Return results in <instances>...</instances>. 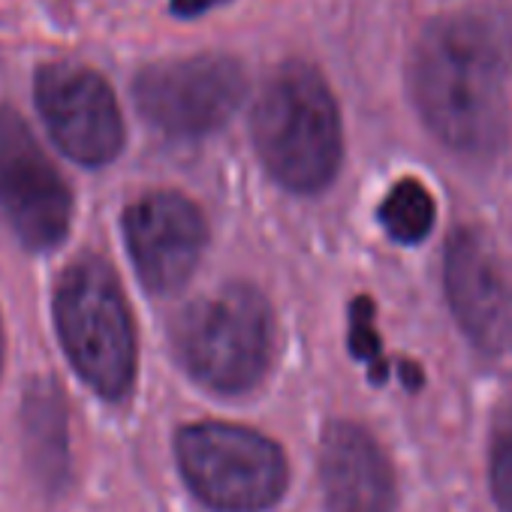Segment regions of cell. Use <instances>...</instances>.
Masks as SVG:
<instances>
[{
    "label": "cell",
    "mask_w": 512,
    "mask_h": 512,
    "mask_svg": "<svg viewBox=\"0 0 512 512\" xmlns=\"http://www.w3.org/2000/svg\"><path fill=\"white\" fill-rule=\"evenodd\" d=\"M326 512H392L395 473L380 443L353 422H332L320 443Z\"/></svg>",
    "instance_id": "obj_11"
},
{
    "label": "cell",
    "mask_w": 512,
    "mask_h": 512,
    "mask_svg": "<svg viewBox=\"0 0 512 512\" xmlns=\"http://www.w3.org/2000/svg\"><path fill=\"white\" fill-rule=\"evenodd\" d=\"M124 238L145 290L184 287L208 241L202 211L181 193H148L124 211Z\"/></svg>",
    "instance_id": "obj_9"
},
{
    "label": "cell",
    "mask_w": 512,
    "mask_h": 512,
    "mask_svg": "<svg viewBox=\"0 0 512 512\" xmlns=\"http://www.w3.org/2000/svg\"><path fill=\"white\" fill-rule=\"evenodd\" d=\"M55 326L76 374L106 401H124L136 380V332L115 272L82 256L58 281Z\"/></svg>",
    "instance_id": "obj_4"
},
{
    "label": "cell",
    "mask_w": 512,
    "mask_h": 512,
    "mask_svg": "<svg viewBox=\"0 0 512 512\" xmlns=\"http://www.w3.org/2000/svg\"><path fill=\"white\" fill-rule=\"evenodd\" d=\"M175 455L190 491L217 512L269 509L290 482L281 446L244 425H187L175 437Z\"/></svg>",
    "instance_id": "obj_5"
},
{
    "label": "cell",
    "mask_w": 512,
    "mask_h": 512,
    "mask_svg": "<svg viewBox=\"0 0 512 512\" xmlns=\"http://www.w3.org/2000/svg\"><path fill=\"white\" fill-rule=\"evenodd\" d=\"M377 214L389 238H395L398 244H419L434 226L437 205L431 190L419 178H401L389 187Z\"/></svg>",
    "instance_id": "obj_12"
},
{
    "label": "cell",
    "mask_w": 512,
    "mask_h": 512,
    "mask_svg": "<svg viewBox=\"0 0 512 512\" xmlns=\"http://www.w3.org/2000/svg\"><path fill=\"white\" fill-rule=\"evenodd\" d=\"M0 211L31 250L58 247L73 220V196L25 121L0 109Z\"/></svg>",
    "instance_id": "obj_7"
},
{
    "label": "cell",
    "mask_w": 512,
    "mask_h": 512,
    "mask_svg": "<svg viewBox=\"0 0 512 512\" xmlns=\"http://www.w3.org/2000/svg\"><path fill=\"white\" fill-rule=\"evenodd\" d=\"M172 347L184 371L205 389L220 395L250 392L272 365V308L256 287L229 284L178 314Z\"/></svg>",
    "instance_id": "obj_3"
},
{
    "label": "cell",
    "mask_w": 512,
    "mask_h": 512,
    "mask_svg": "<svg viewBox=\"0 0 512 512\" xmlns=\"http://www.w3.org/2000/svg\"><path fill=\"white\" fill-rule=\"evenodd\" d=\"M446 296L464 335L488 356L512 350V287L491 244L476 229L452 232L446 244Z\"/></svg>",
    "instance_id": "obj_10"
},
{
    "label": "cell",
    "mask_w": 512,
    "mask_h": 512,
    "mask_svg": "<svg viewBox=\"0 0 512 512\" xmlns=\"http://www.w3.org/2000/svg\"><path fill=\"white\" fill-rule=\"evenodd\" d=\"M0 368H4V326H0Z\"/></svg>",
    "instance_id": "obj_16"
},
{
    "label": "cell",
    "mask_w": 512,
    "mask_h": 512,
    "mask_svg": "<svg viewBox=\"0 0 512 512\" xmlns=\"http://www.w3.org/2000/svg\"><path fill=\"white\" fill-rule=\"evenodd\" d=\"M139 115L172 139H199L220 130L244 97V70L229 55L166 58L133 82Z\"/></svg>",
    "instance_id": "obj_6"
},
{
    "label": "cell",
    "mask_w": 512,
    "mask_h": 512,
    "mask_svg": "<svg viewBox=\"0 0 512 512\" xmlns=\"http://www.w3.org/2000/svg\"><path fill=\"white\" fill-rule=\"evenodd\" d=\"M214 4H220V0H172V10L178 16H199Z\"/></svg>",
    "instance_id": "obj_15"
},
{
    "label": "cell",
    "mask_w": 512,
    "mask_h": 512,
    "mask_svg": "<svg viewBox=\"0 0 512 512\" xmlns=\"http://www.w3.org/2000/svg\"><path fill=\"white\" fill-rule=\"evenodd\" d=\"M488 479H491V494L500 512H512V401L503 407L494 425Z\"/></svg>",
    "instance_id": "obj_13"
},
{
    "label": "cell",
    "mask_w": 512,
    "mask_h": 512,
    "mask_svg": "<svg viewBox=\"0 0 512 512\" xmlns=\"http://www.w3.org/2000/svg\"><path fill=\"white\" fill-rule=\"evenodd\" d=\"M350 347L356 359H362L371 368L374 380H383L386 362L380 353V335L374 329V302L368 296H359L350 308Z\"/></svg>",
    "instance_id": "obj_14"
},
{
    "label": "cell",
    "mask_w": 512,
    "mask_h": 512,
    "mask_svg": "<svg viewBox=\"0 0 512 512\" xmlns=\"http://www.w3.org/2000/svg\"><path fill=\"white\" fill-rule=\"evenodd\" d=\"M52 142L82 166H106L124 148V118L106 79L79 64H46L34 82Z\"/></svg>",
    "instance_id": "obj_8"
},
{
    "label": "cell",
    "mask_w": 512,
    "mask_h": 512,
    "mask_svg": "<svg viewBox=\"0 0 512 512\" xmlns=\"http://www.w3.org/2000/svg\"><path fill=\"white\" fill-rule=\"evenodd\" d=\"M512 28L494 13L434 19L410 55V97L428 130L461 154H491L503 142Z\"/></svg>",
    "instance_id": "obj_1"
},
{
    "label": "cell",
    "mask_w": 512,
    "mask_h": 512,
    "mask_svg": "<svg viewBox=\"0 0 512 512\" xmlns=\"http://www.w3.org/2000/svg\"><path fill=\"white\" fill-rule=\"evenodd\" d=\"M250 133L266 172L293 193L323 190L344 154L341 115L326 79L308 64H284L263 85Z\"/></svg>",
    "instance_id": "obj_2"
}]
</instances>
